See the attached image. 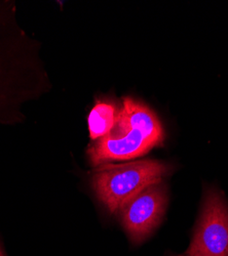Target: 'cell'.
Listing matches in <instances>:
<instances>
[{"label":"cell","mask_w":228,"mask_h":256,"mask_svg":"<svg viewBox=\"0 0 228 256\" xmlns=\"http://www.w3.org/2000/svg\"><path fill=\"white\" fill-rule=\"evenodd\" d=\"M162 140V126L156 115L145 104L124 98L113 130L89 148V155L94 165L129 160L146 154Z\"/></svg>","instance_id":"1"},{"label":"cell","mask_w":228,"mask_h":256,"mask_svg":"<svg viewBox=\"0 0 228 256\" xmlns=\"http://www.w3.org/2000/svg\"><path fill=\"white\" fill-rule=\"evenodd\" d=\"M168 172L169 166L155 160L105 164L95 169L92 184L100 201L115 213L145 188L160 184Z\"/></svg>","instance_id":"2"},{"label":"cell","mask_w":228,"mask_h":256,"mask_svg":"<svg viewBox=\"0 0 228 256\" xmlns=\"http://www.w3.org/2000/svg\"><path fill=\"white\" fill-rule=\"evenodd\" d=\"M187 256H228V205L216 190L205 195Z\"/></svg>","instance_id":"3"},{"label":"cell","mask_w":228,"mask_h":256,"mask_svg":"<svg viewBox=\"0 0 228 256\" xmlns=\"http://www.w3.org/2000/svg\"><path fill=\"white\" fill-rule=\"evenodd\" d=\"M167 201L165 190L158 184L142 190L120 209L123 228L134 243L142 242L159 224Z\"/></svg>","instance_id":"4"},{"label":"cell","mask_w":228,"mask_h":256,"mask_svg":"<svg viewBox=\"0 0 228 256\" xmlns=\"http://www.w3.org/2000/svg\"><path fill=\"white\" fill-rule=\"evenodd\" d=\"M118 113L111 102H96L88 118L91 138L100 140L107 136L116 124Z\"/></svg>","instance_id":"5"},{"label":"cell","mask_w":228,"mask_h":256,"mask_svg":"<svg viewBox=\"0 0 228 256\" xmlns=\"http://www.w3.org/2000/svg\"><path fill=\"white\" fill-rule=\"evenodd\" d=\"M0 256H3V255H2V254H0Z\"/></svg>","instance_id":"6"}]
</instances>
